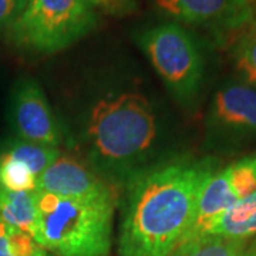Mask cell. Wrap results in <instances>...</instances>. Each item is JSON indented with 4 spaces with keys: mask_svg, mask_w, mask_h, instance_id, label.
<instances>
[{
    "mask_svg": "<svg viewBox=\"0 0 256 256\" xmlns=\"http://www.w3.org/2000/svg\"><path fill=\"white\" fill-rule=\"evenodd\" d=\"M210 158L161 165L132 182L120 229L118 256H170L191 225Z\"/></svg>",
    "mask_w": 256,
    "mask_h": 256,
    "instance_id": "cell-1",
    "label": "cell"
},
{
    "mask_svg": "<svg viewBox=\"0 0 256 256\" xmlns=\"http://www.w3.org/2000/svg\"><path fill=\"white\" fill-rule=\"evenodd\" d=\"M37 192L33 238L58 256H108L112 245L116 192L87 198Z\"/></svg>",
    "mask_w": 256,
    "mask_h": 256,
    "instance_id": "cell-2",
    "label": "cell"
},
{
    "mask_svg": "<svg viewBox=\"0 0 256 256\" xmlns=\"http://www.w3.org/2000/svg\"><path fill=\"white\" fill-rule=\"evenodd\" d=\"M87 136L94 156L108 168L140 161L156 140V118L142 94L124 92L92 107Z\"/></svg>",
    "mask_w": 256,
    "mask_h": 256,
    "instance_id": "cell-3",
    "label": "cell"
},
{
    "mask_svg": "<svg viewBox=\"0 0 256 256\" xmlns=\"http://www.w3.org/2000/svg\"><path fill=\"white\" fill-rule=\"evenodd\" d=\"M87 0H26L10 23L16 46L40 54L66 50L97 26Z\"/></svg>",
    "mask_w": 256,
    "mask_h": 256,
    "instance_id": "cell-4",
    "label": "cell"
},
{
    "mask_svg": "<svg viewBox=\"0 0 256 256\" xmlns=\"http://www.w3.org/2000/svg\"><path fill=\"white\" fill-rule=\"evenodd\" d=\"M156 73L180 100H191L202 82L204 62L186 30L175 23L160 24L137 38Z\"/></svg>",
    "mask_w": 256,
    "mask_h": 256,
    "instance_id": "cell-5",
    "label": "cell"
},
{
    "mask_svg": "<svg viewBox=\"0 0 256 256\" xmlns=\"http://www.w3.org/2000/svg\"><path fill=\"white\" fill-rule=\"evenodd\" d=\"M156 3L175 18L210 28L222 40L239 34L254 23L249 0H156Z\"/></svg>",
    "mask_w": 256,
    "mask_h": 256,
    "instance_id": "cell-6",
    "label": "cell"
},
{
    "mask_svg": "<svg viewBox=\"0 0 256 256\" xmlns=\"http://www.w3.org/2000/svg\"><path fill=\"white\" fill-rule=\"evenodd\" d=\"M10 121L20 140L56 146L60 131L46 96L33 78H20L10 97Z\"/></svg>",
    "mask_w": 256,
    "mask_h": 256,
    "instance_id": "cell-7",
    "label": "cell"
},
{
    "mask_svg": "<svg viewBox=\"0 0 256 256\" xmlns=\"http://www.w3.org/2000/svg\"><path fill=\"white\" fill-rule=\"evenodd\" d=\"M210 126L226 137H256V88L240 82L220 88L212 102Z\"/></svg>",
    "mask_w": 256,
    "mask_h": 256,
    "instance_id": "cell-8",
    "label": "cell"
},
{
    "mask_svg": "<svg viewBox=\"0 0 256 256\" xmlns=\"http://www.w3.org/2000/svg\"><path fill=\"white\" fill-rule=\"evenodd\" d=\"M36 191L58 196L87 198L107 194L112 188L76 158L60 156L37 178Z\"/></svg>",
    "mask_w": 256,
    "mask_h": 256,
    "instance_id": "cell-9",
    "label": "cell"
},
{
    "mask_svg": "<svg viewBox=\"0 0 256 256\" xmlns=\"http://www.w3.org/2000/svg\"><path fill=\"white\" fill-rule=\"evenodd\" d=\"M238 201V195L229 180L228 170L225 168L220 172H215L202 191L194 220L180 245L204 236H210V229L214 228V225Z\"/></svg>",
    "mask_w": 256,
    "mask_h": 256,
    "instance_id": "cell-10",
    "label": "cell"
},
{
    "mask_svg": "<svg viewBox=\"0 0 256 256\" xmlns=\"http://www.w3.org/2000/svg\"><path fill=\"white\" fill-rule=\"evenodd\" d=\"M37 192L0 188V220L33 236L37 220Z\"/></svg>",
    "mask_w": 256,
    "mask_h": 256,
    "instance_id": "cell-11",
    "label": "cell"
},
{
    "mask_svg": "<svg viewBox=\"0 0 256 256\" xmlns=\"http://www.w3.org/2000/svg\"><path fill=\"white\" fill-rule=\"evenodd\" d=\"M210 235L245 239L256 235V192L234 204L210 229Z\"/></svg>",
    "mask_w": 256,
    "mask_h": 256,
    "instance_id": "cell-12",
    "label": "cell"
},
{
    "mask_svg": "<svg viewBox=\"0 0 256 256\" xmlns=\"http://www.w3.org/2000/svg\"><path fill=\"white\" fill-rule=\"evenodd\" d=\"M3 152L8 154L10 158L23 162L36 178L43 174L60 156V151L56 146L30 142L24 140L10 141L9 144L3 148Z\"/></svg>",
    "mask_w": 256,
    "mask_h": 256,
    "instance_id": "cell-13",
    "label": "cell"
},
{
    "mask_svg": "<svg viewBox=\"0 0 256 256\" xmlns=\"http://www.w3.org/2000/svg\"><path fill=\"white\" fill-rule=\"evenodd\" d=\"M248 240L204 236L175 248L170 256H246Z\"/></svg>",
    "mask_w": 256,
    "mask_h": 256,
    "instance_id": "cell-14",
    "label": "cell"
},
{
    "mask_svg": "<svg viewBox=\"0 0 256 256\" xmlns=\"http://www.w3.org/2000/svg\"><path fill=\"white\" fill-rule=\"evenodd\" d=\"M234 58L238 73L248 86L256 88V23L244 28L234 43Z\"/></svg>",
    "mask_w": 256,
    "mask_h": 256,
    "instance_id": "cell-15",
    "label": "cell"
},
{
    "mask_svg": "<svg viewBox=\"0 0 256 256\" xmlns=\"http://www.w3.org/2000/svg\"><path fill=\"white\" fill-rule=\"evenodd\" d=\"M0 256H47L32 235L0 220Z\"/></svg>",
    "mask_w": 256,
    "mask_h": 256,
    "instance_id": "cell-16",
    "label": "cell"
},
{
    "mask_svg": "<svg viewBox=\"0 0 256 256\" xmlns=\"http://www.w3.org/2000/svg\"><path fill=\"white\" fill-rule=\"evenodd\" d=\"M37 178L26 165L0 152V188L8 191H34Z\"/></svg>",
    "mask_w": 256,
    "mask_h": 256,
    "instance_id": "cell-17",
    "label": "cell"
},
{
    "mask_svg": "<svg viewBox=\"0 0 256 256\" xmlns=\"http://www.w3.org/2000/svg\"><path fill=\"white\" fill-rule=\"evenodd\" d=\"M226 170L239 201L256 192V156L242 158L226 166Z\"/></svg>",
    "mask_w": 256,
    "mask_h": 256,
    "instance_id": "cell-18",
    "label": "cell"
},
{
    "mask_svg": "<svg viewBox=\"0 0 256 256\" xmlns=\"http://www.w3.org/2000/svg\"><path fill=\"white\" fill-rule=\"evenodd\" d=\"M92 6H97L102 12L112 16H127L137 10L134 0H87Z\"/></svg>",
    "mask_w": 256,
    "mask_h": 256,
    "instance_id": "cell-19",
    "label": "cell"
},
{
    "mask_svg": "<svg viewBox=\"0 0 256 256\" xmlns=\"http://www.w3.org/2000/svg\"><path fill=\"white\" fill-rule=\"evenodd\" d=\"M26 0H0V28L13 22Z\"/></svg>",
    "mask_w": 256,
    "mask_h": 256,
    "instance_id": "cell-20",
    "label": "cell"
},
{
    "mask_svg": "<svg viewBox=\"0 0 256 256\" xmlns=\"http://www.w3.org/2000/svg\"><path fill=\"white\" fill-rule=\"evenodd\" d=\"M250 252H252V255L256 256V246H252V249H250Z\"/></svg>",
    "mask_w": 256,
    "mask_h": 256,
    "instance_id": "cell-21",
    "label": "cell"
}]
</instances>
